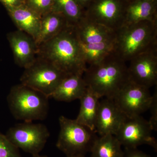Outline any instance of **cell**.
I'll list each match as a JSON object with an SVG mask.
<instances>
[{
    "instance_id": "2e32d148",
    "label": "cell",
    "mask_w": 157,
    "mask_h": 157,
    "mask_svg": "<svg viewBox=\"0 0 157 157\" xmlns=\"http://www.w3.org/2000/svg\"><path fill=\"white\" fill-rule=\"evenodd\" d=\"M87 87L83 75H67L55 90L50 98L57 101L67 102L79 100Z\"/></svg>"
},
{
    "instance_id": "4fadbf2b",
    "label": "cell",
    "mask_w": 157,
    "mask_h": 157,
    "mask_svg": "<svg viewBox=\"0 0 157 157\" xmlns=\"http://www.w3.org/2000/svg\"><path fill=\"white\" fill-rule=\"evenodd\" d=\"M126 117L113 99L105 98L100 102L95 132L100 136L115 135Z\"/></svg>"
},
{
    "instance_id": "9a60e30c",
    "label": "cell",
    "mask_w": 157,
    "mask_h": 157,
    "mask_svg": "<svg viewBox=\"0 0 157 157\" xmlns=\"http://www.w3.org/2000/svg\"><path fill=\"white\" fill-rule=\"evenodd\" d=\"M6 10L18 30L28 34L36 41L39 36L42 17L24 4Z\"/></svg>"
},
{
    "instance_id": "7402d4cb",
    "label": "cell",
    "mask_w": 157,
    "mask_h": 157,
    "mask_svg": "<svg viewBox=\"0 0 157 157\" xmlns=\"http://www.w3.org/2000/svg\"><path fill=\"white\" fill-rule=\"evenodd\" d=\"M52 11L63 14L69 25L75 27L84 16V10L75 0H53Z\"/></svg>"
},
{
    "instance_id": "5b68a950",
    "label": "cell",
    "mask_w": 157,
    "mask_h": 157,
    "mask_svg": "<svg viewBox=\"0 0 157 157\" xmlns=\"http://www.w3.org/2000/svg\"><path fill=\"white\" fill-rule=\"evenodd\" d=\"M56 146L67 157L84 155L90 152L97 137L91 131L75 120L61 116Z\"/></svg>"
},
{
    "instance_id": "44dd1931",
    "label": "cell",
    "mask_w": 157,
    "mask_h": 157,
    "mask_svg": "<svg viewBox=\"0 0 157 157\" xmlns=\"http://www.w3.org/2000/svg\"><path fill=\"white\" fill-rule=\"evenodd\" d=\"M79 42L82 58L87 66L101 61L114 51V40L95 44Z\"/></svg>"
},
{
    "instance_id": "277c9868",
    "label": "cell",
    "mask_w": 157,
    "mask_h": 157,
    "mask_svg": "<svg viewBox=\"0 0 157 157\" xmlns=\"http://www.w3.org/2000/svg\"><path fill=\"white\" fill-rule=\"evenodd\" d=\"M48 97L24 85H16L11 88L7 102L15 119L27 122L42 121L48 115Z\"/></svg>"
},
{
    "instance_id": "3957f363",
    "label": "cell",
    "mask_w": 157,
    "mask_h": 157,
    "mask_svg": "<svg viewBox=\"0 0 157 157\" xmlns=\"http://www.w3.org/2000/svg\"><path fill=\"white\" fill-rule=\"evenodd\" d=\"M157 46V21L123 25L116 32L114 51L126 62Z\"/></svg>"
},
{
    "instance_id": "83f0119b",
    "label": "cell",
    "mask_w": 157,
    "mask_h": 157,
    "mask_svg": "<svg viewBox=\"0 0 157 157\" xmlns=\"http://www.w3.org/2000/svg\"><path fill=\"white\" fill-rule=\"evenodd\" d=\"M83 10H85L89 5L91 0H75Z\"/></svg>"
},
{
    "instance_id": "6da1fadb",
    "label": "cell",
    "mask_w": 157,
    "mask_h": 157,
    "mask_svg": "<svg viewBox=\"0 0 157 157\" xmlns=\"http://www.w3.org/2000/svg\"><path fill=\"white\" fill-rule=\"evenodd\" d=\"M38 56L50 62L67 75H83L87 67L74 27L71 26L39 45Z\"/></svg>"
},
{
    "instance_id": "e0dca14e",
    "label": "cell",
    "mask_w": 157,
    "mask_h": 157,
    "mask_svg": "<svg viewBox=\"0 0 157 157\" xmlns=\"http://www.w3.org/2000/svg\"><path fill=\"white\" fill-rule=\"evenodd\" d=\"M143 21H157V0L129 1L123 25Z\"/></svg>"
},
{
    "instance_id": "52a82bcc",
    "label": "cell",
    "mask_w": 157,
    "mask_h": 157,
    "mask_svg": "<svg viewBox=\"0 0 157 157\" xmlns=\"http://www.w3.org/2000/svg\"><path fill=\"white\" fill-rule=\"evenodd\" d=\"M6 135L17 148L34 155L44 148L50 133L44 124L24 122L10 128Z\"/></svg>"
},
{
    "instance_id": "f1b7e54d",
    "label": "cell",
    "mask_w": 157,
    "mask_h": 157,
    "mask_svg": "<svg viewBox=\"0 0 157 157\" xmlns=\"http://www.w3.org/2000/svg\"><path fill=\"white\" fill-rule=\"evenodd\" d=\"M31 157H48L46 155H40L39 154L34 155H32Z\"/></svg>"
},
{
    "instance_id": "ba28073f",
    "label": "cell",
    "mask_w": 157,
    "mask_h": 157,
    "mask_svg": "<svg viewBox=\"0 0 157 157\" xmlns=\"http://www.w3.org/2000/svg\"><path fill=\"white\" fill-rule=\"evenodd\" d=\"M129 0H91L84 17L116 32L124 25Z\"/></svg>"
},
{
    "instance_id": "7c38bea8",
    "label": "cell",
    "mask_w": 157,
    "mask_h": 157,
    "mask_svg": "<svg viewBox=\"0 0 157 157\" xmlns=\"http://www.w3.org/2000/svg\"><path fill=\"white\" fill-rule=\"evenodd\" d=\"M7 39L17 66L26 69L33 63L38 56V47L33 37L17 30L9 33Z\"/></svg>"
},
{
    "instance_id": "cb8c5ba5",
    "label": "cell",
    "mask_w": 157,
    "mask_h": 157,
    "mask_svg": "<svg viewBox=\"0 0 157 157\" xmlns=\"http://www.w3.org/2000/svg\"><path fill=\"white\" fill-rule=\"evenodd\" d=\"M0 157H21L19 151L13 143L0 132Z\"/></svg>"
},
{
    "instance_id": "8fae6325",
    "label": "cell",
    "mask_w": 157,
    "mask_h": 157,
    "mask_svg": "<svg viewBox=\"0 0 157 157\" xmlns=\"http://www.w3.org/2000/svg\"><path fill=\"white\" fill-rule=\"evenodd\" d=\"M130 81L150 89L157 84V46L129 61Z\"/></svg>"
},
{
    "instance_id": "d4e9b609",
    "label": "cell",
    "mask_w": 157,
    "mask_h": 157,
    "mask_svg": "<svg viewBox=\"0 0 157 157\" xmlns=\"http://www.w3.org/2000/svg\"><path fill=\"white\" fill-rule=\"evenodd\" d=\"M149 109H150L151 117L149 122L153 129V131L157 130V90H155L152 95V100Z\"/></svg>"
},
{
    "instance_id": "9c48e42d",
    "label": "cell",
    "mask_w": 157,
    "mask_h": 157,
    "mask_svg": "<svg viewBox=\"0 0 157 157\" xmlns=\"http://www.w3.org/2000/svg\"><path fill=\"white\" fill-rule=\"evenodd\" d=\"M152 131L149 121L141 116L126 117L114 136L125 148H136L147 144L157 150V141L152 136Z\"/></svg>"
},
{
    "instance_id": "4316f807",
    "label": "cell",
    "mask_w": 157,
    "mask_h": 157,
    "mask_svg": "<svg viewBox=\"0 0 157 157\" xmlns=\"http://www.w3.org/2000/svg\"><path fill=\"white\" fill-rule=\"evenodd\" d=\"M6 9L15 8L24 4V0H0Z\"/></svg>"
},
{
    "instance_id": "5bb4252c",
    "label": "cell",
    "mask_w": 157,
    "mask_h": 157,
    "mask_svg": "<svg viewBox=\"0 0 157 157\" xmlns=\"http://www.w3.org/2000/svg\"><path fill=\"white\" fill-rule=\"evenodd\" d=\"M74 27L79 42L84 44H95L115 40V32L90 21L84 16Z\"/></svg>"
},
{
    "instance_id": "30bf717a",
    "label": "cell",
    "mask_w": 157,
    "mask_h": 157,
    "mask_svg": "<svg viewBox=\"0 0 157 157\" xmlns=\"http://www.w3.org/2000/svg\"><path fill=\"white\" fill-rule=\"evenodd\" d=\"M127 117L140 115L149 109L152 95L149 89L129 80L113 98Z\"/></svg>"
},
{
    "instance_id": "7a4b0ae2",
    "label": "cell",
    "mask_w": 157,
    "mask_h": 157,
    "mask_svg": "<svg viewBox=\"0 0 157 157\" xmlns=\"http://www.w3.org/2000/svg\"><path fill=\"white\" fill-rule=\"evenodd\" d=\"M126 63L113 51L101 61L88 66L83 74L87 87L100 98L113 99L130 80Z\"/></svg>"
},
{
    "instance_id": "f546056e",
    "label": "cell",
    "mask_w": 157,
    "mask_h": 157,
    "mask_svg": "<svg viewBox=\"0 0 157 157\" xmlns=\"http://www.w3.org/2000/svg\"><path fill=\"white\" fill-rule=\"evenodd\" d=\"M67 157H86V156L80 155V156H75Z\"/></svg>"
},
{
    "instance_id": "8992f818",
    "label": "cell",
    "mask_w": 157,
    "mask_h": 157,
    "mask_svg": "<svg viewBox=\"0 0 157 157\" xmlns=\"http://www.w3.org/2000/svg\"><path fill=\"white\" fill-rule=\"evenodd\" d=\"M67 74L53 64L37 56L36 61L25 69L21 76V83L50 98Z\"/></svg>"
},
{
    "instance_id": "d6986e66",
    "label": "cell",
    "mask_w": 157,
    "mask_h": 157,
    "mask_svg": "<svg viewBox=\"0 0 157 157\" xmlns=\"http://www.w3.org/2000/svg\"><path fill=\"white\" fill-rule=\"evenodd\" d=\"M69 26L64 16L59 12L52 11L43 15L39 36L36 40L37 46L52 39Z\"/></svg>"
},
{
    "instance_id": "ffe728a7",
    "label": "cell",
    "mask_w": 157,
    "mask_h": 157,
    "mask_svg": "<svg viewBox=\"0 0 157 157\" xmlns=\"http://www.w3.org/2000/svg\"><path fill=\"white\" fill-rule=\"evenodd\" d=\"M121 147L114 135L100 136L93 144L90 157H124Z\"/></svg>"
},
{
    "instance_id": "484cf974",
    "label": "cell",
    "mask_w": 157,
    "mask_h": 157,
    "mask_svg": "<svg viewBox=\"0 0 157 157\" xmlns=\"http://www.w3.org/2000/svg\"><path fill=\"white\" fill-rule=\"evenodd\" d=\"M124 157H151L136 148H125Z\"/></svg>"
},
{
    "instance_id": "4dcf8cb0",
    "label": "cell",
    "mask_w": 157,
    "mask_h": 157,
    "mask_svg": "<svg viewBox=\"0 0 157 157\" xmlns=\"http://www.w3.org/2000/svg\"><path fill=\"white\" fill-rule=\"evenodd\" d=\"M129 1H131V0H129Z\"/></svg>"
},
{
    "instance_id": "603a6c76",
    "label": "cell",
    "mask_w": 157,
    "mask_h": 157,
    "mask_svg": "<svg viewBox=\"0 0 157 157\" xmlns=\"http://www.w3.org/2000/svg\"><path fill=\"white\" fill-rule=\"evenodd\" d=\"M24 4L42 17L52 11L53 0H24Z\"/></svg>"
},
{
    "instance_id": "ac0fdd59",
    "label": "cell",
    "mask_w": 157,
    "mask_h": 157,
    "mask_svg": "<svg viewBox=\"0 0 157 157\" xmlns=\"http://www.w3.org/2000/svg\"><path fill=\"white\" fill-rule=\"evenodd\" d=\"M100 98L97 94L87 87L85 92L79 99L80 109L76 119L79 124L94 132Z\"/></svg>"
}]
</instances>
